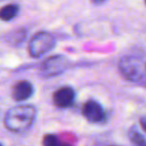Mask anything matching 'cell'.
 Masks as SVG:
<instances>
[{
	"instance_id": "cell-15",
	"label": "cell",
	"mask_w": 146,
	"mask_h": 146,
	"mask_svg": "<svg viewBox=\"0 0 146 146\" xmlns=\"http://www.w3.org/2000/svg\"><path fill=\"white\" fill-rule=\"evenodd\" d=\"M145 4H146V0H145Z\"/></svg>"
},
{
	"instance_id": "cell-6",
	"label": "cell",
	"mask_w": 146,
	"mask_h": 146,
	"mask_svg": "<svg viewBox=\"0 0 146 146\" xmlns=\"http://www.w3.org/2000/svg\"><path fill=\"white\" fill-rule=\"evenodd\" d=\"M75 92L69 86L57 89L53 94V102L59 108H67L74 103Z\"/></svg>"
},
{
	"instance_id": "cell-2",
	"label": "cell",
	"mask_w": 146,
	"mask_h": 146,
	"mask_svg": "<svg viewBox=\"0 0 146 146\" xmlns=\"http://www.w3.org/2000/svg\"><path fill=\"white\" fill-rule=\"evenodd\" d=\"M119 70L127 80L146 86V67L134 57H124L119 61Z\"/></svg>"
},
{
	"instance_id": "cell-16",
	"label": "cell",
	"mask_w": 146,
	"mask_h": 146,
	"mask_svg": "<svg viewBox=\"0 0 146 146\" xmlns=\"http://www.w3.org/2000/svg\"><path fill=\"white\" fill-rule=\"evenodd\" d=\"M145 67H146V64H145Z\"/></svg>"
},
{
	"instance_id": "cell-11",
	"label": "cell",
	"mask_w": 146,
	"mask_h": 146,
	"mask_svg": "<svg viewBox=\"0 0 146 146\" xmlns=\"http://www.w3.org/2000/svg\"><path fill=\"white\" fill-rule=\"evenodd\" d=\"M59 144H60V140L54 134H46L43 137V146H59Z\"/></svg>"
},
{
	"instance_id": "cell-14",
	"label": "cell",
	"mask_w": 146,
	"mask_h": 146,
	"mask_svg": "<svg viewBox=\"0 0 146 146\" xmlns=\"http://www.w3.org/2000/svg\"><path fill=\"white\" fill-rule=\"evenodd\" d=\"M59 146H72V145H71V144H69V143H67V142L60 141V144H59Z\"/></svg>"
},
{
	"instance_id": "cell-4",
	"label": "cell",
	"mask_w": 146,
	"mask_h": 146,
	"mask_svg": "<svg viewBox=\"0 0 146 146\" xmlns=\"http://www.w3.org/2000/svg\"><path fill=\"white\" fill-rule=\"evenodd\" d=\"M67 67H68V59L66 57L63 55H54L43 61L40 66V72L41 75L45 77H51L64 72Z\"/></svg>"
},
{
	"instance_id": "cell-3",
	"label": "cell",
	"mask_w": 146,
	"mask_h": 146,
	"mask_svg": "<svg viewBox=\"0 0 146 146\" xmlns=\"http://www.w3.org/2000/svg\"><path fill=\"white\" fill-rule=\"evenodd\" d=\"M56 41L52 34L46 31H40L33 35L28 45L29 54L33 58H39L54 48Z\"/></svg>"
},
{
	"instance_id": "cell-1",
	"label": "cell",
	"mask_w": 146,
	"mask_h": 146,
	"mask_svg": "<svg viewBox=\"0 0 146 146\" xmlns=\"http://www.w3.org/2000/svg\"><path fill=\"white\" fill-rule=\"evenodd\" d=\"M36 117V109L32 105H18L10 108L4 116V125L13 132L28 129Z\"/></svg>"
},
{
	"instance_id": "cell-5",
	"label": "cell",
	"mask_w": 146,
	"mask_h": 146,
	"mask_svg": "<svg viewBox=\"0 0 146 146\" xmlns=\"http://www.w3.org/2000/svg\"><path fill=\"white\" fill-rule=\"evenodd\" d=\"M82 114L87 121L92 123L102 122L105 119V112L102 106L95 100H88L83 104Z\"/></svg>"
},
{
	"instance_id": "cell-9",
	"label": "cell",
	"mask_w": 146,
	"mask_h": 146,
	"mask_svg": "<svg viewBox=\"0 0 146 146\" xmlns=\"http://www.w3.org/2000/svg\"><path fill=\"white\" fill-rule=\"evenodd\" d=\"M19 11V6L17 4H7L0 10V17L3 21H9L13 19Z\"/></svg>"
},
{
	"instance_id": "cell-13",
	"label": "cell",
	"mask_w": 146,
	"mask_h": 146,
	"mask_svg": "<svg viewBox=\"0 0 146 146\" xmlns=\"http://www.w3.org/2000/svg\"><path fill=\"white\" fill-rule=\"evenodd\" d=\"M94 4H102V3L105 1V0H91Z\"/></svg>"
},
{
	"instance_id": "cell-10",
	"label": "cell",
	"mask_w": 146,
	"mask_h": 146,
	"mask_svg": "<svg viewBox=\"0 0 146 146\" xmlns=\"http://www.w3.org/2000/svg\"><path fill=\"white\" fill-rule=\"evenodd\" d=\"M129 138L135 146H146V138L137 130V128H131L129 131Z\"/></svg>"
},
{
	"instance_id": "cell-7",
	"label": "cell",
	"mask_w": 146,
	"mask_h": 146,
	"mask_svg": "<svg viewBox=\"0 0 146 146\" xmlns=\"http://www.w3.org/2000/svg\"><path fill=\"white\" fill-rule=\"evenodd\" d=\"M34 87L27 80H20L12 88V97L16 101H24L33 95Z\"/></svg>"
},
{
	"instance_id": "cell-12",
	"label": "cell",
	"mask_w": 146,
	"mask_h": 146,
	"mask_svg": "<svg viewBox=\"0 0 146 146\" xmlns=\"http://www.w3.org/2000/svg\"><path fill=\"white\" fill-rule=\"evenodd\" d=\"M140 125H141L142 129L146 132V117H141V118H140Z\"/></svg>"
},
{
	"instance_id": "cell-8",
	"label": "cell",
	"mask_w": 146,
	"mask_h": 146,
	"mask_svg": "<svg viewBox=\"0 0 146 146\" xmlns=\"http://www.w3.org/2000/svg\"><path fill=\"white\" fill-rule=\"evenodd\" d=\"M26 34H27L26 29L19 28V29H16V30H13V31H11V32L7 33L6 38H7V41H8L10 44L19 45L21 42H23V41L25 40Z\"/></svg>"
}]
</instances>
